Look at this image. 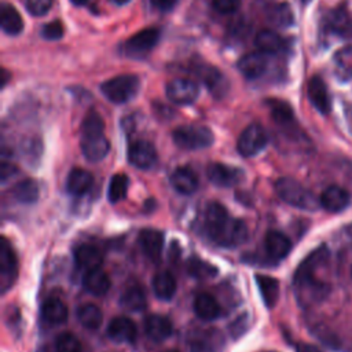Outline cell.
<instances>
[{"label": "cell", "instance_id": "28", "mask_svg": "<svg viewBox=\"0 0 352 352\" xmlns=\"http://www.w3.org/2000/svg\"><path fill=\"white\" fill-rule=\"evenodd\" d=\"M41 315L51 324L63 323L67 319V307L58 297H50L41 307Z\"/></svg>", "mask_w": 352, "mask_h": 352}, {"label": "cell", "instance_id": "48", "mask_svg": "<svg viewBox=\"0 0 352 352\" xmlns=\"http://www.w3.org/2000/svg\"><path fill=\"white\" fill-rule=\"evenodd\" d=\"M113 3H116V4H118V6H122V4H126L129 0H111Z\"/></svg>", "mask_w": 352, "mask_h": 352}, {"label": "cell", "instance_id": "31", "mask_svg": "<svg viewBox=\"0 0 352 352\" xmlns=\"http://www.w3.org/2000/svg\"><path fill=\"white\" fill-rule=\"evenodd\" d=\"M120 302L126 311L139 312V311L144 309L146 296H144L143 289L140 286H136V285L126 287L125 292L122 293L121 298H120Z\"/></svg>", "mask_w": 352, "mask_h": 352}, {"label": "cell", "instance_id": "34", "mask_svg": "<svg viewBox=\"0 0 352 352\" xmlns=\"http://www.w3.org/2000/svg\"><path fill=\"white\" fill-rule=\"evenodd\" d=\"M129 186V179L124 173H116L111 176L110 183H109V190H107V199L111 204H117L118 201L124 199L128 191Z\"/></svg>", "mask_w": 352, "mask_h": 352}, {"label": "cell", "instance_id": "7", "mask_svg": "<svg viewBox=\"0 0 352 352\" xmlns=\"http://www.w3.org/2000/svg\"><path fill=\"white\" fill-rule=\"evenodd\" d=\"M18 275V260L16 254L7 241V238H1L0 243V289L6 293L15 282Z\"/></svg>", "mask_w": 352, "mask_h": 352}, {"label": "cell", "instance_id": "16", "mask_svg": "<svg viewBox=\"0 0 352 352\" xmlns=\"http://www.w3.org/2000/svg\"><path fill=\"white\" fill-rule=\"evenodd\" d=\"M170 184L182 195H191L198 188V177L188 166H179L170 175Z\"/></svg>", "mask_w": 352, "mask_h": 352}, {"label": "cell", "instance_id": "33", "mask_svg": "<svg viewBox=\"0 0 352 352\" xmlns=\"http://www.w3.org/2000/svg\"><path fill=\"white\" fill-rule=\"evenodd\" d=\"M77 318L80 323L89 330H96L103 320L102 311L95 304H84L77 309Z\"/></svg>", "mask_w": 352, "mask_h": 352}, {"label": "cell", "instance_id": "24", "mask_svg": "<svg viewBox=\"0 0 352 352\" xmlns=\"http://www.w3.org/2000/svg\"><path fill=\"white\" fill-rule=\"evenodd\" d=\"M197 74L204 81V84L210 89V92L216 96H221L227 91V82L224 76L213 66L204 65L197 69Z\"/></svg>", "mask_w": 352, "mask_h": 352}, {"label": "cell", "instance_id": "37", "mask_svg": "<svg viewBox=\"0 0 352 352\" xmlns=\"http://www.w3.org/2000/svg\"><path fill=\"white\" fill-rule=\"evenodd\" d=\"M80 340L73 333H60L55 340V352H81Z\"/></svg>", "mask_w": 352, "mask_h": 352}, {"label": "cell", "instance_id": "19", "mask_svg": "<svg viewBox=\"0 0 352 352\" xmlns=\"http://www.w3.org/2000/svg\"><path fill=\"white\" fill-rule=\"evenodd\" d=\"M349 204V194L340 186H329L320 195V205L331 213L344 210Z\"/></svg>", "mask_w": 352, "mask_h": 352}, {"label": "cell", "instance_id": "12", "mask_svg": "<svg viewBox=\"0 0 352 352\" xmlns=\"http://www.w3.org/2000/svg\"><path fill=\"white\" fill-rule=\"evenodd\" d=\"M107 336L116 342H133L138 336L136 324L126 316H117L107 326Z\"/></svg>", "mask_w": 352, "mask_h": 352}, {"label": "cell", "instance_id": "22", "mask_svg": "<svg viewBox=\"0 0 352 352\" xmlns=\"http://www.w3.org/2000/svg\"><path fill=\"white\" fill-rule=\"evenodd\" d=\"M0 26H1V30L10 36H16L23 30V19L14 6L7 3L1 4Z\"/></svg>", "mask_w": 352, "mask_h": 352}, {"label": "cell", "instance_id": "25", "mask_svg": "<svg viewBox=\"0 0 352 352\" xmlns=\"http://www.w3.org/2000/svg\"><path fill=\"white\" fill-rule=\"evenodd\" d=\"M82 286L94 296H103L110 289V278L103 270L96 268L84 274Z\"/></svg>", "mask_w": 352, "mask_h": 352}, {"label": "cell", "instance_id": "38", "mask_svg": "<svg viewBox=\"0 0 352 352\" xmlns=\"http://www.w3.org/2000/svg\"><path fill=\"white\" fill-rule=\"evenodd\" d=\"M187 271H188V274H190L191 276L199 278V279L214 276L216 272H217L213 265H210V264H208V263H205V261H202V260H199V258H197V257H192V258L188 261V264H187Z\"/></svg>", "mask_w": 352, "mask_h": 352}, {"label": "cell", "instance_id": "30", "mask_svg": "<svg viewBox=\"0 0 352 352\" xmlns=\"http://www.w3.org/2000/svg\"><path fill=\"white\" fill-rule=\"evenodd\" d=\"M38 184L33 179H23L11 188V195L21 204H34L38 198Z\"/></svg>", "mask_w": 352, "mask_h": 352}, {"label": "cell", "instance_id": "23", "mask_svg": "<svg viewBox=\"0 0 352 352\" xmlns=\"http://www.w3.org/2000/svg\"><path fill=\"white\" fill-rule=\"evenodd\" d=\"M94 184L92 175L81 168H74L70 170L66 179V188L72 195H84L91 190Z\"/></svg>", "mask_w": 352, "mask_h": 352}, {"label": "cell", "instance_id": "43", "mask_svg": "<svg viewBox=\"0 0 352 352\" xmlns=\"http://www.w3.org/2000/svg\"><path fill=\"white\" fill-rule=\"evenodd\" d=\"M150 1L160 11H170L177 4V0H150Z\"/></svg>", "mask_w": 352, "mask_h": 352}, {"label": "cell", "instance_id": "17", "mask_svg": "<svg viewBox=\"0 0 352 352\" xmlns=\"http://www.w3.org/2000/svg\"><path fill=\"white\" fill-rule=\"evenodd\" d=\"M74 260L80 270H84L85 272L100 268L103 263V254L102 252L89 243H82L77 246L74 250Z\"/></svg>", "mask_w": 352, "mask_h": 352}, {"label": "cell", "instance_id": "49", "mask_svg": "<svg viewBox=\"0 0 352 352\" xmlns=\"http://www.w3.org/2000/svg\"><path fill=\"white\" fill-rule=\"evenodd\" d=\"M301 1H304V3H307V1H309V0H301Z\"/></svg>", "mask_w": 352, "mask_h": 352}, {"label": "cell", "instance_id": "20", "mask_svg": "<svg viewBox=\"0 0 352 352\" xmlns=\"http://www.w3.org/2000/svg\"><path fill=\"white\" fill-rule=\"evenodd\" d=\"M144 333L151 341H164L172 333V323L166 316L150 315L144 320Z\"/></svg>", "mask_w": 352, "mask_h": 352}, {"label": "cell", "instance_id": "29", "mask_svg": "<svg viewBox=\"0 0 352 352\" xmlns=\"http://www.w3.org/2000/svg\"><path fill=\"white\" fill-rule=\"evenodd\" d=\"M256 283L265 307L272 308L279 298V280L268 275H256Z\"/></svg>", "mask_w": 352, "mask_h": 352}, {"label": "cell", "instance_id": "27", "mask_svg": "<svg viewBox=\"0 0 352 352\" xmlns=\"http://www.w3.org/2000/svg\"><path fill=\"white\" fill-rule=\"evenodd\" d=\"M176 279L169 271H160L153 278V292L161 300H170L176 293Z\"/></svg>", "mask_w": 352, "mask_h": 352}, {"label": "cell", "instance_id": "21", "mask_svg": "<svg viewBox=\"0 0 352 352\" xmlns=\"http://www.w3.org/2000/svg\"><path fill=\"white\" fill-rule=\"evenodd\" d=\"M220 338L214 330H197L188 340L190 352H219Z\"/></svg>", "mask_w": 352, "mask_h": 352}, {"label": "cell", "instance_id": "11", "mask_svg": "<svg viewBox=\"0 0 352 352\" xmlns=\"http://www.w3.org/2000/svg\"><path fill=\"white\" fill-rule=\"evenodd\" d=\"M128 160L138 169H150L157 162V150L147 140H135L129 144Z\"/></svg>", "mask_w": 352, "mask_h": 352}, {"label": "cell", "instance_id": "1", "mask_svg": "<svg viewBox=\"0 0 352 352\" xmlns=\"http://www.w3.org/2000/svg\"><path fill=\"white\" fill-rule=\"evenodd\" d=\"M204 226L208 236L216 245L227 249L242 245L249 234L245 221L230 217L227 209L219 202H212L206 206Z\"/></svg>", "mask_w": 352, "mask_h": 352}, {"label": "cell", "instance_id": "35", "mask_svg": "<svg viewBox=\"0 0 352 352\" xmlns=\"http://www.w3.org/2000/svg\"><path fill=\"white\" fill-rule=\"evenodd\" d=\"M267 18L271 21L274 25L285 28L292 25L293 22V14L292 10L287 4L279 3V4H272L267 7Z\"/></svg>", "mask_w": 352, "mask_h": 352}, {"label": "cell", "instance_id": "18", "mask_svg": "<svg viewBox=\"0 0 352 352\" xmlns=\"http://www.w3.org/2000/svg\"><path fill=\"white\" fill-rule=\"evenodd\" d=\"M264 248L270 258L282 260L289 254L292 249V242L285 234L279 231H270L265 235Z\"/></svg>", "mask_w": 352, "mask_h": 352}, {"label": "cell", "instance_id": "42", "mask_svg": "<svg viewBox=\"0 0 352 352\" xmlns=\"http://www.w3.org/2000/svg\"><path fill=\"white\" fill-rule=\"evenodd\" d=\"M34 144L36 143L32 140L28 144H25V147H23V155L28 158L26 161H30V164H32L33 160H38L40 158V153H41L40 146L36 147Z\"/></svg>", "mask_w": 352, "mask_h": 352}, {"label": "cell", "instance_id": "50", "mask_svg": "<svg viewBox=\"0 0 352 352\" xmlns=\"http://www.w3.org/2000/svg\"><path fill=\"white\" fill-rule=\"evenodd\" d=\"M168 352H177V351H168Z\"/></svg>", "mask_w": 352, "mask_h": 352}, {"label": "cell", "instance_id": "6", "mask_svg": "<svg viewBox=\"0 0 352 352\" xmlns=\"http://www.w3.org/2000/svg\"><path fill=\"white\" fill-rule=\"evenodd\" d=\"M268 142L265 129L260 124L248 125L239 135L236 148L243 157H253L258 154Z\"/></svg>", "mask_w": 352, "mask_h": 352}, {"label": "cell", "instance_id": "4", "mask_svg": "<svg viewBox=\"0 0 352 352\" xmlns=\"http://www.w3.org/2000/svg\"><path fill=\"white\" fill-rule=\"evenodd\" d=\"M175 144L183 150H201L209 147L213 140V132L204 125H182L172 132Z\"/></svg>", "mask_w": 352, "mask_h": 352}, {"label": "cell", "instance_id": "10", "mask_svg": "<svg viewBox=\"0 0 352 352\" xmlns=\"http://www.w3.org/2000/svg\"><path fill=\"white\" fill-rule=\"evenodd\" d=\"M158 28H146L129 37L125 43V52L131 56H142L151 51L160 40Z\"/></svg>", "mask_w": 352, "mask_h": 352}, {"label": "cell", "instance_id": "2", "mask_svg": "<svg viewBox=\"0 0 352 352\" xmlns=\"http://www.w3.org/2000/svg\"><path fill=\"white\" fill-rule=\"evenodd\" d=\"M80 146L84 157L91 162L103 160L110 150V143L104 135V122L95 110L88 111L81 124Z\"/></svg>", "mask_w": 352, "mask_h": 352}, {"label": "cell", "instance_id": "15", "mask_svg": "<svg viewBox=\"0 0 352 352\" xmlns=\"http://www.w3.org/2000/svg\"><path fill=\"white\" fill-rule=\"evenodd\" d=\"M139 245L142 252L151 261H158L164 248V234L158 230L146 228L139 234Z\"/></svg>", "mask_w": 352, "mask_h": 352}, {"label": "cell", "instance_id": "44", "mask_svg": "<svg viewBox=\"0 0 352 352\" xmlns=\"http://www.w3.org/2000/svg\"><path fill=\"white\" fill-rule=\"evenodd\" d=\"M1 182H6L7 179H10L11 176H14L16 173V168L11 164H7V162H3L1 164Z\"/></svg>", "mask_w": 352, "mask_h": 352}, {"label": "cell", "instance_id": "14", "mask_svg": "<svg viewBox=\"0 0 352 352\" xmlns=\"http://www.w3.org/2000/svg\"><path fill=\"white\" fill-rule=\"evenodd\" d=\"M265 52L261 51H254L243 55L238 60V69L239 72L246 77V78H258L265 70L268 65Z\"/></svg>", "mask_w": 352, "mask_h": 352}, {"label": "cell", "instance_id": "3", "mask_svg": "<svg viewBox=\"0 0 352 352\" xmlns=\"http://www.w3.org/2000/svg\"><path fill=\"white\" fill-rule=\"evenodd\" d=\"M275 191L282 201L302 210H316L320 201L305 188L300 182L292 177H280L275 183Z\"/></svg>", "mask_w": 352, "mask_h": 352}, {"label": "cell", "instance_id": "5", "mask_svg": "<svg viewBox=\"0 0 352 352\" xmlns=\"http://www.w3.org/2000/svg\"><path fill=\"white\" fill-rule=\"evenodd\" d=\"M140 81L133 74H121L100 84V91L113 103H125L139 91Z\"/></svg>", "mask_w": 352, "mask_h": 352}, {"label": "cell", "instance_id": "45", "mask_svg": "<svg viewBox=\"0 0 352 352\" xmlns=\"http://www.w3.org/2000/svg\"><path fill=\"white\" fill-rule=\"evenodd\" d=\"M296 352H323L316 345L308 344V342H297L296 344Z\"/></svg>", "mask_w": 352, "mask_h": 352}, {"label": "cell", "instance_id": "46", "mask_svg": "<svg viewBox=\"0 0 352 352\" xmlns=\"http://www.w3.org/2000/svg\"><path fill=\"white\" fill-rule=\"evenodd\" d=\"M91 0H72L73 4H77V6H88Z\"/></svg>", "mask_w": 352, "mask_h": 352}, {"label": "cell", "instance_id": "39", "mask_svg": "<svg viewBox=\"0 0 352 352\" xmlns=\"http://www.w3.org/2000/svg\"><path fill=\"white\" fill-rule=\"evenodd\" d=\"M25 7L30 15L43 16L52 7V0H25Z\"/></svg>", "mask_w": 352, "mask_h": 352}, {"label": "cell", "instance_id": "8", "mask_svg": "<svg viewBox=\"0 0 352 352\" xmlns=\"http://www.w3.org/2000/svg\"><path fill=\"white\" fill-rule=\"evenodd\" d=\"M166 98L175 104H191L199 95L198 84L191 78H173L166 84Z\"/></svg>", "mask_w": 352, "mask_h": 352}, {"label": "cell", "instance_id": "32", "mask_svg": "<svg viewBox=\"0 0 352 352\" xmlns=\"http://www.w3.org/2000/svg\"><path fill=\"white\" fill-rule=\"evenodd\" d=\"M254 43L258 51L265 54L278 52L283 47V40L280 38V36L270 29L260 30L254 37Z\"/></svg>", "mask_w": 352, "mask_h": 352}, {"label": "cell", "instance_id": "51", "mask_svg": "<svg viewBox=\"0 0 352 352\" xmlns=\"http://www.w3.org/2000/svg\"><path fill=\"white\" fill-rule=\"evenodd\" d=\"M351 274H352V270H351Z\"/></svg>", "mask_w": 352, "mask_h": 352}, {"label": "cell", "instance_id": "26", "mask_svg": "<svg viewBox=\"0 0 352 352\" xmlns=\"http://www.w3.org/2000/svg\"><path fill=\"white\" fill-rule=\"evenodd\" d=\"M194 311H195V315L202 320L217 319L221 314V308L217 300L208 293H201L195 297Z\"/></svg>", "mask_w": 352, "mask_h": 352}, {"label": "cell", "instance_id": "13", "mask_svg": "<svg viewBox=\"0 0 352 352\" xmlns=\"http://www.w3.org/2000/svg\"><path fill=\"white\" fill-rule=\"evenodd\" d=\"M307 95H308L311 104L320 114H327L330 111V109H331L330 96H329L327 88L320 77H318V76L311 77V80L308 81V85H307Z\"/></svg>", "mask_w": 352, "mask_h": 352}, {"label": "cell", "instance_id": "41", "mask_svg": "<svg viewBox=\"0 0 352 352\" xmlns=\"http://www.w3.org/2000/svg\"><path fill=\"white\" fill-rule=\"evenodd\" d=\"M212 6L220 14H232L241 7V0H213Z\"/></svg>", "mask_w": 352, "mask_h": 352}, {"label": "cell", "instance_id": "9", "mask_svg": "<svg viewBox=\"0 0 352 352\" xmlns=\"http://www.w3.org/2000/svg\"><path fill=\"white\" fill-rule=\"evenodd\" d=\"M206 176L214 186L219 187H232L245 179L243 169L220 162L210 164L206 169Z\"/></svg>", "mask_w": 352, "mask_h": 352}, {"label": "cell", "instance_id": "40", "mask_svg": "<svg viewBox=\"0 0 352 352\" xmlns=\"http://www.w3.org/2000/svg\"><path fill=\"white\" fill-rule=\"evenodd\" d=\"M63 32H65V29H63V25L60 23V21H51L41 28V36L45 40H51V41L59 40L63 36Z\"/></svg>", "mask_w": 352, "mask_h": 352}, {"label": "cell", "instance_id": "47", "mask_svg": "<svg viewBox=\"0 0 352 352\" xmlns=\"http://www.w3.org/2000/svg\"><path fill=\"white\" fill-rule=\"evenodd\" d=\"M7 80H8V73H7V70H3V81H1V87H4V85H6Z\"/></svg>", "mask_w": 352, "mask_h": 352}, {"label": "cell", "instance_id": "36", "mask_svg": "<svg viewBox=\"0 0 352 352\" xmlns=\"http://www.w3.org/2000/svg\"><path fill=\"white\" fill-rule=\"evenodd\" d=\"M271 116L274 118V121H276L278 124H289L290 121H293V111L292 107L279 99H271L267 102Z\"/></svg>", "mask_w": 352, "mask_h": 352}]
</instances>
